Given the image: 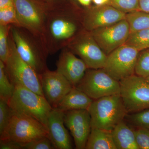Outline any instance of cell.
<instances>
[{
    "label": "cell",
    "instance_id": "6da1fadb",
    "mask_svg": "<svg viewBox=\"0 0 149 149\" xmlns=\"http://www.w3.org/2000/svg\"><path fill=\"white\" fill-rule=\"evenodd\" d=\"M51 2H48L47 9L43 45L48 54L53 55L67 47L83 30H79L70 10L52 6Z\"/></svg>",
    "mask_w": 149,
    "mask_h": 149
},
{
    "label": "cell",
    "instance_id": "7a4b0ae2",
    "mask_svg": "<svg viewBox=\"0 0 149 149\" xmlns=\"http://www.w3.org/2000/svg\"><path fill=\"white\" fill-rule=\"evenodd\" d=\"M87 110L91 116L92 128L109 131L124 120L128 113L120 94L93 100Z\"/></svg>",
    "mask_w": 149,
    "mask_h": 149
},
{
    "label": "cell",
    "instance_id": "3957f363",
    "mask_svg": "<svg viewBox=\"0 0 149 149\" xmlns=\"http://www.w3.org/2000/svg\"><path fill=\"white\" fill-rule=\"evenodd\" d=\"M10 32L17 51L23 60L39 75L47 70V59L49 55L41 42L22 27L11 25Z\"/></svg>",
    "mask_w": 149,
    "mask_h": 149
},
{
    "label": "cell",
    "instance_id": "277c9868",
    "mask_svg": "<svg viewBox=\"0 0 149 149\" xmlns=\"http://www.w3.org/2000/svg\"><path fill=\"white\" fill-rule=\"evenodd\" d=\"M14 88L13 95L8 102L11 110L31 116L47 127L53 108L45 97L23 86L15 85Z\"/></svg>",
    "mask_w": 149,
    "mask_h": 149
},
{
    "label": "cell",
    "instance_id": "5b68a950",
    "mask_svg": "<svg viewBox=\"0 0 149 149\" xmlns=\"http://www.w3.org/2000/svg\"><path fill=\"white\" fill-rule=\"evenodd\" d=\"M9 54L4 63L6 72L10 82L44 96L39 75L33 68L24 61L17 51L15 44L10 31Z\"/></svg>",
    "mask_w": 149,
    "mask_h": 149
},
{
    "label": "cell",
    "instance_id": "8992f818",
    "mask_svg": "<svg viewBox=\"0 0 149 149\" xmlns=\"http://www.w3.org/2000/svg\"><path fill=\"white\" fill-rule=\"evenodd\" d=\"M48 133L47 126L39 120L12 111L8 125L0 139H10L22 145L48 136Z\"/></svg>",
    "mask_w": 149,
    "mask_h": 149
},
{
    "label": "cell",
    "instance_id": "52a82bcc",
    "mask_svg": "<svg viewBox=\"0 0 149 149\" xmlns=\"http://www.w3.org/2000/svg\"><path fill=\"white\" fill-rule=\"evenodd\" d=\"M14 3L20 27L34 35L44 46L48 5L41 4L34 0H14Z\"/></svg>",
    "mask_w": 149,
    "mask_h": 149
},
{
    "label": "cell",
    "instance_id": "ba28073f",
    "mask_svg": "<svg viewBox=\"0 0 149 149\" xmlns=\"http://www.w3.org/2000/svg\"><path fill=\"white\" fill-rule=\"evenodd\" d=\"M120 95L128 113L149 108V82L134 74L119 81Z\"/></svg>",
    "mask_w": 149,
    "mask_h": 149
},
{
    "label": "cell",
    "instance_id": "9c48e42d",
    "mask_svg": "<svg viewBox=\"0 0 149 149\" xmlns=\"http://www.w3.org/2000/svg\"><path fill=\"white\" fill-rule=\"evenodd\" d=\"M75 88L93 100L120 94V82L110 76L103 68L89 69Z\"/></svg>",
    "mask_w": 149,
    "mask_h": 149
},
{
    "label": "cell",
    "instance_id": "30bf717a",
    "mask_svg": "<svg viewBox=\"0 0 149 149\" xmlns=\"http://www.w3.org/2000/svg\"><path fill=\"white\" fill-rule=\"evenodd\" d=\"M140 52L133 46L124 44L107 56L103 69L110 76L119 82L135 74Z\"/></svg>",
    "mask_w": 149,
    "mask_h": 149
},
{
    "label": "cell",
    "instance_id": "8fae6325",
    "mask_svg": "<svg viewBox=\"0 0 149 149\" xmlns=\"http://www.w3.org/2000/svg\"><path fill=\"white\" fill-rule=\"evenodd\" d=\"M67 47L80 57L88 69L103 68L107 55L100 47L91 32L84 29Z\"/></svg>",
    "mask_w": 149,
    "mask_h": 149
},
{
    "label": "cell",
    "instance_id": "7c38bea8",
    "mask_svg": "<svg viewBox=\"0 0 149 149\" xmlns=\"http://www.w3.org/2000/svg\"><path fill=\"white\" fill-rule=\"evenodd\" d=\"M91 32L107 56L125 44L130 33V26L126 19L109 26L95 29Z\"/></svg>",
    "mask_w": 149,
    "mask_h": 149
},
{
    "label": "cell",
    "instance_id": "4fadbf2b",
    "mask_svg": "<svg viewBox=\"0 0 149 149\" xmlns=\"http://www.w3.org/2000/svg\"><path fill=\"white\" fill-rule=\"evenodd\" d=\"M40 79L45 98L52 108H56L73 88L67 79L57 70H47Z\"/></svg>",
    "mask_w": 149,
    "mask_h": 149
},
{
    "label": "cell",
    "instance_id": "5bb4252c",
    "mask_svg": "<svg viewBox=\"0 0 149 149\" xmlns=\"http://www.w3.org/2000/svg\"><path fill=\"white\" fill-rule=\"evenodd\" d=\"M64 123L71 133L75 148L85 149L92 129L91 116L88 110L65 111Z\"/></svg>",
    "mask_w": 149,
    "mask_h": 149
},
{
    "label": "cell",
    "instance_id": "9a60e30c",
    "mask_svg": "<svg viewBox=\"0 0 149 149\" xmlns=\"http://www.w3.org/2000/svg\"><path fill=\"white\" fill-rule=\"evenodd\" d=\"M126 14L107 5L89 8L83 13L84 29L91 32L126 19Z\"/></svg>",
    "mask_w": 149,
    "mask_h": 149
},
{
    "label": "cell",
    "instance_id": "2e32d148",
    "mask_svg": "<svg viewBox=\"0 0 149 149\" xmlns=\"http://www.w3.org/2000/svg\"><path fill=\"white\" fill-rule=\"evenodd\" d=\"M56 65V70L65 77L73 87L80 82L88 69L85 63L68 47L61 50Z\"/></svg>",
    "mask_w": 149,
    "mask_h": 149
},
{
    "label": "cell",
    "instance_id": "e0dca14e",
    "mask_svg": "<svg viewBox=\"0 0 149 149\" xmlns=\"http://www.w3.org/2000/svg\"><path fill=\"white\" fill-rule=\"evenodd\" d=\"M47 128L48 137L56 149H72L71 138L65 127L64 111L57 108H53L48 117Z\"/></svg>",
    "mask_w": 149,
    "mask_h": 149
},
{
    "label": "cell",
    "instance_id": "ac0fdd59",
    "mask_svg": "<svg viewBox=\"0 0 149 149\" xmlns=\"http://www.w3.org/2000/svg\"><path fill=\"white\" fill-rule=\"evenodd\" d=\"M93 100L85 93L73 87L59 103L56 107L63 111L87 109Z\"/></svg>",
    "mask_w": 149,
    "mask_h": 149
},
{
    "label": "cell",
    "instance_id": "d6986e66",
    "mask_svg": "<svg viewBox=\"0 0 149 149\" xmlns=\"http://www.w3.org/2000/svg\"><path fill=\"white\" fill-rule=\"evenodd\" d=\"M123 120L111 130L112 136L116 149H139L134 129Z\"/></svg>",
    "mask_w": 149,
    "mask_h": 149
},
{
    "label": "cell",
    "instance_id": "ffe728a7",
    "mask_svg": "<svg viewBox=\"0 0 149 149\" xmlns=\"http://www.w3.org/2000/svg\"><path fill=\"white\" fill-rule=\"evenodd\" d=\"M85 149H116L111 131L100 128H92Z\"/></svg>",
    "mask_w": 149,
    "mask_h": 149
},
{
    "label": "cell",
    "instance_id": "44dd1931",
    "mask_svg": "<svg viewBox=\"0 0 149 149\" xmlns=\"http://www.w3.org/2000/svg\"><path fill=\"white\" fill-rule=\"evenodd\" d=\"M126 19L130 26V33L149 29V13L136 11L126 14Z\"/></svg>",
    "mask_w": 149,
    "mask_h": 149
},
{
    "label": "cell",
    "instance_id": "7402d4cb",
    "mask_svg": "<svg viewBox=\"0 0 149 149\" xmlns=\"http://www.w3.org/2000/svg\"><path fill=\"white\" fill-rule=\"evenodd\" d=\"M14 88L6 72L4 63L0 60V99L8 102L13 95Z\"/></svg>",
    "mask_w": 149,
    "mask_h": 149
},
{
    "label": "cell",
    "instance_id": "603a6c76",
    "mask_svg": "<svg viewBox=\"0 0 149 149\" xmlns=\"http://www.w3.org/2000/svg\"><path fill=\"white\" fill-rule=\"evenodd\" d=\"M125 44L130 45L141 51L149 48V29L130 33Z\"/></svg>",
    "mask_w": 149,
    "mask_h": 149
},
{
    "label": "cell",
    "instance_id": "cb8c5ba5",
    "mask_svg": "<svg viewBox=\"0 0 149 149\" xmlns=\"http://www.w3.org/2000/svg\"><path fill=\"white\" fill-rule=\"evenodd\" d=\"M125 119L136 128L149 130V108L137 112L127 113Z\"/></svg>",
    "mask_w": 149,
    "mask_h": 149
},
{
    "label": "cell",
    "instance_id": "d4e9b609",
    "mask_svg": "<svg viewBox=\"0 0 149 149\" xmlns=\"http://www.w3.org/2000/svg\"><path fill=\"white\" fill-rule=\"evenodd\" d=\"M11 25H0V60L5 63L9 54V34Z\"/></svg>",
    "mask_w": 149,
    "mask_h": 149
},
{
    "label": "cell",
    "instance_id": "484cf974",
    "mask_svg": "<svg viewBox=\"0 0 149 149\" xmlns=\"http://www.w3.org/2000/svg\"><path fill=\"white\" fill-rule=\"evenodd\" d=\"M135 74L145 78L149 76V48L140 52L136 63Z\"/></svg>",
    "mask_w": 149,
    "mask_h": 149
},
{
    "label": "cell",
    "instance_id": "4316f807",
    "mask_svg": "<svg viewBox=\"0 0 149 149\" xmlns=\"http://www.w3.org/2000/svg\"><path fill=\"white\" fill-rule=\"evenodd\" d=\"M0 25L20 27L14 6L0 9Z\"/></svg>",
    "mask_w": 149,
    "mask_h": 149
},
{
    "label": "cell",
    "instance_id": "83f0119b",
    "mask_svg": "<svg viewBox=\"0 0 149 149\" xmlns=\"http://www.w3.org/2000/svg\"><path fill=\"white\" fill-rule=\"evenodd\" d=\"M109 5L126 14L139 11V0H110Z\"/></svg>",
    "mask_w": 149,
    "mask_h": 149
},
{
    "label": "cell",
    "instance_id": "f1b7e54d",
    "mask_svg": "<svg viewBox=\"0 0 149 149\" xmlns=\"http://www.w3.org/2000/svg\"><path fill=\"white\" fill-rule=\"evenodd\" d=\"M11 115V109L7 102L0 99V136L7 127Z\"/></svg>",
    "mask_w": 149,
    "mask_h": 149
},
{
    "label": "cell",
    "instance_id": "f546056e",
    "mask_svg": "<svg viewBox=\"0 0 149 149\" xmlns=\"http://www.w3.org/2000/svg\"><path fill=\"white\" fill-rule=\"evenodd\" d=\"M23 149H54L56 147L48 136L22 145Z\"/></svg>",
    "mask_w": 149,
    "mask_h": 149
},
{
    "label": "cell",
    "instance_id": "4dcf8cb0",
    "mask_svg": "<svg viewBox=\"0 0 149 149\" xmlns=\"http://www.w3.org/2000/svg\"><path fill=\"white\" fill-rule=\"evenodd\" d=\"M136 143L139 149H149V130L136 128L134 129Z\"/></svg>",
    "mask_w": 149,
    "mask_h": 149
},
{
    "label": "cell",
    "instance_id": "1f68e13d",
    "mask_svg": "<svg viewBox=\"0 0 149 149\" xmlns=\"http://www.w3.org/2000/svg\"><path fill=\"white\" fill-rule=\"evenodd\" d=\"M1 149H22L23 147L21 144L10 139H0Z\"/></svg>",
    "mask_w": 149,
    "mask_h": 149
},
{
    "label": "cell",
    "instance_id": "d6a6232c",
    "mask_svg": "<svg viewBox=\"0 0 149 149\" xmlns=\"http://www.w3.org/2000/svg\"><path fill=\"white\" fill-rule=\"evenodd\" d=\"M139 11L149 13V0H139Z\"/></svg>",
    "mask_w": 149,
    "mask_h": 149
},
{
    "label": "cell",
    "instance_id": "836d02e7",
    "mask_svg": "<svg viewBox=\"0 0 149 149\" xmlns=\"http://www.w3.org/2000/svg\"><path fill=\"white\" fill-rule=\"evenodd\" d=\"M14 6V0H0V9Z\"/></svg>",
    "mask_w": 149,
    "mask_h": 149
},
{
    "label": "cell",
    "instance_id": "e575fe53",
    "mask_svg": "<svg viewBox=\"0 0 149 149\" xmlns=\"http://www.w3.org/2000/svg\"><path fill=\"white\" fill-rule=\"evenodd\" d=\"M93 1L97 6L109 5L110 0H93Z\"/></svg>",
    "mask_w": 149,
    "mask_h": 149
},
{
    "label": "cell",
    "instance_id": "d590c367",
    "mask_svg": "<svg viewBox=\"0 0 149 149\" xmlns=\"http://www.w3.org/2000/svg\"><path fill=\"white\" fill-rule=\"evenodd\" d=\"M78 2L84 6L88 7L91 5L93 0H77Z\"/></svg>",
    "mask_w": 149,
    "mask_h": 149
},
{
    "label": "cell",
    "instance_id": "8d00e7d4",
    "mask_svg": "<svg viewBox=\"0 0 149 149\" xmlns=\"http://www.w3.org/2000/svg\"><path fill=\"white\" fill-rule=\"evenodd\" d=\"M42 1L47 2H51L53 0H42Z\"/></svg>",
    "mask_w": 149,
    "mask_h": 149
},
{
    "label": "cell",
    "instance_id": "74e56055",
    "mask_svg": "<svg viewBox=\"0 0 149 149\" xmlns=\"http://www.w3.org/2000/svg\"><path fill=\"white\" fill-rule=\"evenodd\" d=\"M146 79L147 80H148V81L149 82V76H148V77H147L146 78Z\"/></svg>",
    "mask_w": 149,
    "mask_h": 149
}]
</instances>
